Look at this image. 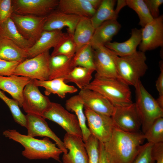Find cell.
<instances>
[{
  "label": "cell",
  "mask_w": 163,
  "mask_h": 163,
  "mask_svg": "<svg viewBox=\"0 0 163 163\" xmlns=\"http://www.w3.org/2000/svg\"><path fill=\"white\" fill-rule=\"evenodd\" d=\"M153 144L148 142L142 145L139 153L132 163H154L151 155Z\"/></svg>",
  "instance_id": "38"
},
{
  "label": "cell",
  "mask_w": 163,
  "mask_h": 163,
  "mask_svg": "<svg viewBox=\"0 0 163 163\" xmlns=\"http://www.w3.org/2000/svg\"><path fill=\"white\" fill-rule=\"evenodd\" d=\"M42 117L57 123L66 133L82 138V130L76 116L69 112L60 104L52 102Z\"/></svg>",
  "instance_id": "7"
},
{
  "label": "cell",
  "mask_w": 163,
  "mask_h": 163,
  "mask_svg": "<svg viewBox=\"0 0 163 163\" xmlns=\"http://www.w3.org/2000/svg\"><path fill=\"white\" fill-rule=\"evenodd\" d=\"M126 5V0H117L116 9L115 10L116 14L118 16V14L121 9Z\"/></svg>",
  "instance_id": "45"
},
{
  "label": "cell",
  "mask_w": 163,
  "mask_h": 163,
  "mask_svg": "<svg viewBox=\"0 0 163 163\" xmlns=\"http://www.w3.org/2000/svg\"><path fill=\"white\" fill-rule=\"evenodd\" d=\"M57 0H12L13 13L46 16L57 6Z\"/></svg>",
  "instance_id": "13"
},
{
  "label": "cell",
  "mask_w": 163,
  "mask_h": 163,
  "mask_svg": "<svg viewBox=\"0 0 163 163\" xmlns=\"http://www.w3.org/2000/svg\"><path fill=\"white\" fill-rule=\"evenodd\" d=\"M7 138L18 142L24 148L22 155L30 160L53 158L61 162L60 156L63 152L55 144L45 137L42 139H36L20 133L15 129H8L3 132Z\"/></svg>",
  "instance_id": "2"
},
{
  "label": "cell",
  "mask_w": 163,
  "mask_h": 163,
  "mask_svg": "<svg viewBox=\"0 0 163 163\" xmlns=\"http://www.w3.org/2000/svg\"><path fill=\"white\" fill-rule=\"evenodd\" d=\"M141 40V29L135 28L132 29L131 36L127 40L121 43L110 42L105 46L112 51L117 56H124L135 52Z\"/></svg>",
  "instance_id": "22"
},
{
  "label": "cell",
  "mask_w": 163,
  "mask_h": 163,
  "mask_svg": "<svg viewBox=\"0 0 163 163\" xmlns=\"http://www.w3.org/2000/svg\"><path fill=\"white\" fill-rule=\"evenodd\" d=\"M0 36L9 39L27 51L35 43L21 35L11 18L0 25Z\"/></svg>",
  "instance_id": "26"
},
{
  "label": "cell",
  "mask_w": 163,
  "mask_h": 163,
  "mask_svg": "<svg viewBox=\"0 0 163 163\" xmlns=\"http://www.w3.org/2000/svg\"><path fill=\"white\" fill-rule=\"evenodd\" d=\"M84 88L99 93L115 107L124 106L133 103L129 86L118 78L95 76L94 79Z\"/></svg>",
  "instance_id": "3"
},
{
  "label": "cell",
  "mask_w": 163,
  "mask_h": 163,
  "mask_svg": "<svg viewBox=\"0 0 163 163\" xmlns=\"http://www.w3.org/2000/svg\"><path fill=\"white\" fill-rule=\"evenodd\" d=\"M26 116L27 135L33 137L39 136L50 138L56 142L63 153H67L68 150L63 142L49 127L45 119L41 116L32 114L27 113Z\"/></svg>",
  "instance_id": "15"
},
{
  "label": "cell",
  "mask_w": 163,
  "mask_h": 163,
  "mask_svg": "<svg viewBox=\"0 0 163 163\" xmlns=\"http://www.w3.org/2000/svg\"><path fill=\"white\" fill-rule=\"evenodd\" d=\"M28 59L27 50L21 48L9 39L0 36V59L21 62Z\"/></svg>",
  "instance_id": "25"
},
{
  "label": "cell",
  "mask_w": 163,
  "mask_h": 163,
  "mask_svg": "<svg viewBox=\"0 0 163 163\" xmlns=\"http://www.w3.org/2000/svg\"><path fill=\"white\" fill-rule=\"evenodd\" d=\"M145 53L136 51L127 56H117L115 62L119 79L135 87L148 69Z\"/></svg>",
  "instance_id": "4"
},
{
  "label": "cell",
  "mask_w": 163,
  "mask_h": 163,
  "mask_svg": "<svg viewBox=\"0 0 163 163\" xmlns=\"http://www.w3.org/2000/svg\"><path fill=\"white\" fill-rule=\"evenodd\" d=\"M72 58L62 55L51 56L49 60L48 80L64 78L73 69Z\"/></svg>",
  "instance_id": "29"
},
{
  "label": "cell",
  "mask_w": 163,
  "mask_h": 163,
  "mask_svg": "<svg viewBox=\"0 0 163 163\" xmlns=\"http://www.w3.org/2000/svg\"><path fill=\"white\" fill-rule=\"evenodd\" d=\"M88 158V163H98L99 159V141L91 135L84 142Z\"/></svg>",
  "instance_id": "37"
},
{
  "label": "cell",
  "mask_w": 163,
  "mask_h": 163,
  "mask_svg": "<svg viewBox=\"0 0 163 163\" xmlns=\"http://www.w3.org/2000/svg\"><path fill=\"white\" fill-rule=\"evenodd\" d=\"M153 159L156 163H163V142L153 144L151 151Z\"/></svg>",
  "instance_id": "42"
},
{
  "label": "cell",
  "mask_w": 163,
  "mask_h": 163,
  "mask_svg": "<svg viewBox=\"0 0 163 163\" xmlns=\"http://www.w3.org/2000/svg\"><path fill=\"white\" fill-rule=\"evenodd\" d=\"M95 70L81 66L75 67L63 78L65 82L74 83L80 90L91 82L92 74Z\"/></svg>",
  "instance_id": "31"
},
{
  "label": "cell",
  "mask_w": 163,
  "mask_h": 163,
  "mask_svg": "<svg viewBox=\"0 0 163 163\" xmlns=\"http://www.w3.org/2000/svg\"><path fill=\"white\" fill-rule=\"evenodd\" d=\"M73 68L81 66L88 69H95L94 62V50L90 44H87L77 50L72 59Z\"/></svg>",
  "instance_id": "32"
},
{
  "label": "cell",
  "mask_w": 163,
  "mask_h": 163,
  "mask_svg": "<svg viewBox=\"0 0 163 163\" xmlns=\"http://www.w3.org/2000/svg\"><path fill=\"white\" fill-rule=\"evenodd\" d=\"M149 11L153 18L159 15V7L163 3V0H144Z\"/></svg>",
  "instance_id": "41"
},
{
  "label": "cell",
  "mask_w": 163,
  "mask_h": 163,
  "mask_svg": "<svg viewBox=\"0 0 163 163\" xmlns=\"http://www.w3.org/2000/svg\"><path fill=\"white\" fill-rule=\"evenodd\" d=\"M49 51L20 63L13 74L38 80H48L49 76Z\"/></svg>",
  "instance_id": "6"
},
{
  "label": "cell",
  "mask_w": 163,
  "mask_h": 163,
  "mask_svg": "<svg viewBox=\"0 0 163 163\" xmlns=\"http://www.w3.org/2000/svg\"><path fill=\"white\" fill-rule=\"evenodd\" d=\"M145 139L140 131L128 132L115 127L110 139L103 143L110 163H132Z\"/></svg>",
  "instance_id": "1"
},
{
  "label": "cell",
  "mask_w": 163,
  "mask_h": 163,
  "mask_svg": "<svg viewBox=\"0 0 163 163\" xmlns=\"http://www.w3.org/2000/svg\"><path fill=\"white\" fill-rule=\"evenodd\" d=\"M51 102L48 97L41 93L34 79H31L23 91L22 107L24 111L42 117Z\"/></svg>",
  "instance_id": "8"
},
{
  "label": "cell",
  "mask_w": 163,
  "mask_h": 163,
  "mask_svg": "<svg viewBox=\"0 0 163 163\" xmlns=\"http://www.w3.org/2000/svg\"><path fill=\"white\" fill-rule=\"evenodd\" d=\"M78 94L84 108L96 113L111 117L115 107L104 96L96 91L87 88L81 89Z\"/></svg>",
  "instance_id": "16"
},
{
  "label": "cell",
  "mask_w": 163,
  "mask_h": 163,
  "mask_svg": "<svg viewBox=\"0 0 163 163\" xmlns=\"http://www.w3.org/2000/svg\"><path fill=\"white\" fill-rule=\"evenodd\" d=\"M94 50L95 76L109 78H118L115 59L117 55L105 46Z\"/></svg>",
  "instance_id": "12"
},
{
  "label": "cell",
  "mask_w": 163,
  "mask_h": 163,
  "mask_svg": "<svg viewBox=\"0 0 163 163\" xmlns=\"http://www.w3.org/2000/svg\"><path fill=\"white\" fill-rule=\"evenodd\" d=\"M0 98L8 106L14 121L21 126L26 128L27 120L26 116L21 111L18 102L14 99L7 97L4 92L0 89Z\"/></svg>",
  "instance_id": "35"
},
{
  "label": "cell",
  "mask_w": 163,
  "mask_h": 163,
  "mask_svg": "<svg viewBox=\"0 0 163 163\" xmlns=\"http://www.w3.org/2000/svg\"><path fill=\"white\" fill-rule=\"evenodd\" d=\"M92 6L96 10L100 5L102 0H88Z\"/></svg>",
  "instance_id": "46"
},
{
  "label": "cell",
  "mask_w": 163,
  "mask_h": 163,
  "mask_svg": "<svg viewBox=\"0 0 163 163\" xmlns=\"http://www.w3.org/2000/svg\"><path fill=\"white\" fill-rule=\"evenodd\" d=\"M121 28L117 20L105 21L95 29L90 44L93 50L105 46L110 42L113 37L117 34Z\"/></svg>",
  "instance_id": "21"
},
{
  "label": "cell",
  "mask_w": 163,
  "mask_h": 163,
  "mask_svg": "<svg viewBox=\"0 0 163 163\" xmlns=\"http://www.w3.org/2000/svg\"><path fill=\"white\" fill-rule=\"evenodd\" d=\"M21 62L0 59V76H8L13 75L16 67Z\"/></svg>",
  "instance_id": "40"
},
{
  "label": "cell",
  "mask_w": 163,
  "mask_h": 163,
  "mask_svg": "<svg viewBox=\"0 0 163 163\" xmlns=\"http://www.w3.org/2000/svg\"><path fill=\"white\" fill-rule=\"evenodd\" d=\"M95 30L91 22V18L81 17L73 35L76 46V51L84 46L90 43Z\"/></svg>",
  "instance_id": "27"
},
{
  "label": "cell",
  "mask_w": 163,
  "mask_h": 163,
  "mask_svg": "<svg viewBox=\"0 0 163 163\" xmlns=\"http://www.w3.org/2000/svg\"><path fill=\"white\" fill-rule=\"evenodd\" d=\"M76 51V46L73 35L67 33L66 35L54 48L51 56L62 55L72 58Z\"/></svg>",
  "instance_id": "33"
},
{
  "label": "cell",
  "mask_w": 163,
  "mask_h": 163,
  "mask_svg": "<svg viewBox=\"0 0 163 163\" xmlns=\"http://www.w3.org/2000/svg\"><path fill=\"white\" fill-rule=\"evenodd\" d=\"M13 13L12 0H0V25L11 18Z\"/></svg>",
  "instance_id": "39"
},
{
  "label": "cell",
  "mask_w": 163,
  "mask_h": 163,
  "mask_svg": "<svg viewBox=\"0 0 163 163\" xmlns=\"http://www.w3.org/2000/svg\"><path fill=\"white\" fill-rule=\"evenodd\" d=\"M116 2L115 0H102L95 14L91 18L95 29L105 21L117 20L118 16L116 14L114 9Z\"/></svg>",
  "instance_id": "30"
},
{
  "label": "cell",
  "mask_w": 163,
  "mask_h": 163,
  "mask_svg": "<svg viewBox=\"0 0 163 163\" xmlns=\"http://www.w3.org/2000/svg\"><path fill=\"white\" fill-rule=\"evenodd\" d=\"M81 17L66 14L58 10L53 11L47 16L43 30H61L67 28V33L73 35Z\"/></svg>",
  "instance_id": "18"
},
{
  "label": "cell",
  "mask_w": 163,
  "mask_h": 163,
  "mask_svg": "<svg viewBox=\"0 0 163 163\" xmlns=\"http://www.w3.org/2000/svg\"><path fill=\"white\" fill-rule=\"evenodd\" d=\"M126 5L134 10L139 19V24L143 28L154 18L143 0H126Z\"/></svg>",
  "instance_id": "34"
},
{
  "label": "cell",
  "mask_w": 163,
  "mask_h": 163,
  "mask_svg": "<svg viewBox=\"0 0 163 163\" xmlns=\"http://www.w3.org/2000/svg\"><path fill=\"white\" fill-rule=\"evenodd\" d=\"M57 8L58 10L66 14L90 18L96 11L88 0H60Z\"/></svg>",
  "instance_id": "23"
},
{
  "label": "cell",
  "mask_w": 163,
  "mask_h": 163,
  "mask_svg": "<svg viewBox=\"0 0 163 163\" xmlns=\"http://www.w3.org/2000/svg\"><path fill=\"white\" fill-rule=\"evenodd\" d=\"M35 84L38 87L44 88L46 96L52 94H56L61 98L65 97L67 94H71L78 91L75 86L67 84L63 78H59L50 80H43L34 79Z\"/></svg>",
  "instance_id": "24"
},
{
  "label": "cell",
  "mask_w": 163,
  "mask_h": 163,
  "mask_svg": "<svg viewBox=\"0 0 163 163\" xmlns=\"http://www.w3.org/2000/svg\"><path fill=\"white\" fill-rule=\"evenodd\" d=\"M99 159L98 163H110L106 156L103 143L99 142Z\"/></svg>",
  "instance_id": "44"
},
{
  "label": "cell",
  "mask_w": 163,
  "mask_h": 163,
  "mask_svg": "<svg viewBox=\"0 0 163 163\" xmlns=\"http://www.w3.org/2000/svg\"><path fill=\"white\" fill-rule=\"evenodd\" d=\"M65 107L68 111L73 112L75 113L82 130V139L85 142L91 134L86 125V118L83 110L84 106L79 95H74L67 100Z\"/></svg>",
  "instance_id": "28"
},
{
  "label": "cell",
  "mask_w": 163,
  "mask_h": 163,
  "mask_svg": "<svg viewBox=\"0 0 163 163\" xmlns=\"http://www.w3.org/2000/svg\"><path fill=\"white\" fill-rule=\"evenodd\" d=\"M61 30H43L38 40L27 50L28 59L55 47L66 35Z\"/></svg>",
  "instance_id": "19"
},
{
  "label": "cell",
  "mask_w": 163,
  "mask_h": 163,
  "mask_svg": "<svg viewBox=\"0 0 163 163\" xmlns=\"http://www.w3.org/2000/svg\"><path fill=\"white\" fill-rule=\"evenodd\" d=\"M63 142L69 152L63 153V163H88V156L82 138L66 133Z\"/></svg>",
  "instance_id": "17"
},
{
  "label": "cell",
  "mask_w": 163,
  "mask_h": 163,
  "mask_svg": "<svg viewBox=\"0 0 163 163\" xmlns=\"http://www.w3.org/2000/svg\"><path fill=\"white\" fill-rule=\"evenodd\" d=\"M31 80L14 74L8 76H0V89L8 93L18 102L19 107H22L23 91Z\"/></svg>",
  "instance_id": "20"
},
{
  "label": "cell",
  "mask_w": 163,
  "mask_h": 163,
  "mask_svg": "<svg viewBox=\"0 0 163 163\" xmlns=\"http://www.w3.org/2000/svg\"><path fill=\"white\" fill-rule=\"evenodd\" d=\"M46 18L47 16L40 17L13 13L10 18L21 35L35 43L43 31Z\"/></svg>",
  "instance_id": "10"
},
{
  "label": "cell",
  "mask_w": 163,
  "mask_h": 163,
  "mask_svg": "<svg viewBox=\"0 0 163 163\" xmlns=\"http://www.w3.org/2000/svg\"><path fill=\"white\" fill-rule=\"evenodd\" d=\"M160 73L156 82V87L159 94L158 97L163 98V62L159 63Z\"/></svg>",
  "instance_id": "43"
},
{
  "label": "cell",
  "mask_w": 163,
  "mask_h": 163,
  "mask_svg": "<svg viewBox=\"0 0 163 163\" xmlns=\"http://www.w3.org/2000/svg\"><path fill=\"white\" fill-rule=\"evenodd\" d=\"M88 128L91 134L103 143L110 139L115 128L111 117L99 114L85 108Z\"/></svg>",
  "instance_id": "9"
},
{
  "label": "cell",
  "mask_w": 163,
  "mask_h": 163,
  "mask_svg": "<svg viewBox=\"0 0 163 163\" xmlns=\"http://www.w3.org/2000/svg\"><path fill=\"white\" fill-rule=\"evenodd\" d=\"M139 50L145 53L163 46V16L154 18L141 29Z\"/></svg>",
  "instance_id": "14"
},
{
  "label": "cell",
  "mask_w": 163,
  "mask_h": 163,
  "mask_svg": "<svg viewBox=\"0 0 163 163\" xmlns=\"http://www.w3.org/2000/svg\"><path fill=\"white\" fill-rule=\"evenodd\" d=\"M144 136L148 142L153 144L163 142V117L156 120Z\"/></svg>",
  "instance_id": "36"
},
{
  "label": "cell",
  "mask_w": 163,
  "mask_h": 163,
  "mask_svg": "<svg viewBox=\"0 0 163 163\" xmlns=\"http://www.w3.org/2000/svg\"><path fill=\"white\" fill-rule=\"evenodd\" d=\"M135 88V104L141 121L142 133L144 134L156 120L163 117V109L146 89L140 80Z\"/></svg>",
  "instance_id": "5"
},
{
  "label": "cell",
  "mask_w": 163,
  "mask_h": 163,
  "mask_svg": "<svg viewBox=\"0 0 163 163\" xmlns=\"http://www.w3.org/2000/svg\"><path fill=\"white\" fill-rule=\"evenodd\" d=\"M111 117L117 128L128 132L139 131L141 123L135 103L115 107Z\"/></svg>",
  "instance_id": "11"
}]
</instances>
